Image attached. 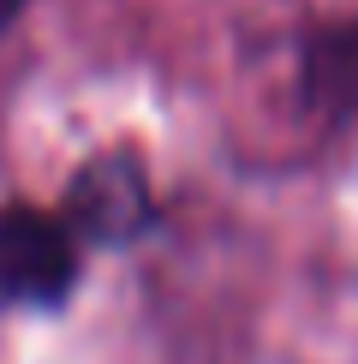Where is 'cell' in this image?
Instances as JSON below:
<instances>
[{"label":"cell","mask_w":358,"mask_h":364,"mask_svg":"<svg viewBox=\"0 0 358 364\" xmlns=\"http://www.w3.org/2000/svg\"><path fill=\"white\" fill-rule=\"evenodd\" d=\"M84 239L48 203H0V305L6 311H66L84 281Z\"/></svg>","instance_id":"cell-1"},{"label":"cell","mask_w":358,"mask_h":364,"mask_svg":"<svg viewBox=\"0 0 358 364\" xmlns=\"http://www.w3.org/2000/svg\"><path fill=\"white\" fill-rule=\"evenodd\" d=\"M298 96L310 114L347 126L358 119V12L322 18L298 42Z\"/></svg>","instance_id":"cell-3"},{"label":"cell","mask_w":358,"mask_h":364,"mask_svg":"<svg viewBox=\"0 0 358 364\" xmlns=\"http://www.w3.org/2000/svg\"><path fill=\"white\" fill-rule=\"evenodd\" d=\"M60 215L84 239V251H126L156 227L161 203H156V179H149L143 156L131 149H102L90 156L60 191Z\"/></svg>","instance_id":"cell-2"},{"label":"cell","mask_w":358,"mask_h":364,"mask_svg":"<svg viewBox=\"0 0 358 364\" xmlns=\"http://www.w3.org/2000/svg\"><path fill=\"white\" fill-rule=\"evenodd\" d=\"M24 6H30V0H0V36L18 24V12H24Z\"/></svg>","instance_id":"cell-4"}]
</instances>
